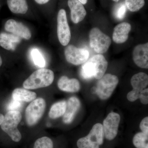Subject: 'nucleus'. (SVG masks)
<instances>
[{
  "mask_svg": "<svg viewBox=\"0 0 148 148\" xmlns=\"http://www.w3.org/2000/svg\"><path fill=\"white\" fill-rule=\"evenodd\" d=\"M108 66V62L103 55L96 54L88 59L82 64L80 74L84 79L94 78L99 79L105 75Z\"/></svg>",
  "mask_w": 148,
  "mask_h": 148,
  "instance_id": "obj_1",
  "label": "nucleus"
},
{
  "mask_svg": "<svg viewBox=\"0 0 148 148\" xmlns=\"http://www.w3.org/2000/svg\"><path fill=\"white\" fill-rule=\"evenodd\" d=\"M53 72L49 69L42 68L34 72L23 83L26 89H36L50 86L54 80Z\"/></svg>",
  "mask_w": 148,
  "mask_h": 148,
  "instance_id": "obj_2",
  "label": "nucleus"
},
{
  "mask_svg": "<svg viewBox=\"0 0 148 148\" xmlns=\"http://www.w3.org/2000/svg\"><path fill=\"white\" fill-rule=\"evenodd\" d=\"M21 118V113L18 111H8L6 114L3 122L1 125L3 131L15 142H19L21 139V133L17 128Z\"/></svg>",
  "mask_w": 148,
  "mask_h": 148,
  "instance_id": "obj_3",
  "label": "nucleus"
},
{
  "mask_svg": "<svg viewBox=\"0 0 148 148\" xmlns=\"http://www.w3.org/2000/svg\"><path fill=\"white\" fill-rule=\"evenodd\" d=\"M104 137L103 125L97 123L93 125L87 136L78 140L77 146L78 148H100Z\"/></svg>",
  "mask_w": 148,
  "mask_h": 148,
  "instance_id": "obj_4",
  "label": "nucleus"
},
{
  "mask_svg": "<svg viewBox=\"0 0 148 148\" xmlns=\"http://www.w3.org/2000/svg\"><path fill=\"white\" fill-rule=\"evenodd\" d=\"M119 82L118 77L111 74H105L98 79L95 92L100 99L106 100L110 97Z\"/></svg>",
  "mask_w": 148,
  "mask_h": 148,
  "instance_id": "obj_5",
  "label": "nucleus"
},
{
  "mask_svg": "<svg viewBox=\"0 0 148 148\" xmlns=\"http://www.w3.org/2000/svg\"><path fill=\"white\" fill-rule=\"evenodd\" d=\"M89 37L90 47L95 52L101 54L108 50L111 44L110 38L100 29L96 27L92 28Z\"/></svg>",
  "mask_w": 148,
  "mask_h": 148,
  "instance_id": "obj_6",
  "label": "nucleus"
},
{
  "mask_svg": "<svg viewBox=\"0 0 148 148\" xmlns=\"http://www.w3.org/2000/svg\"><path fill=\"white\" fill-rule=\"evenodd\" d=\"M46 102L42 98H39L32 101L25 111V117L29 126L35 125L41 118L45 111Z\"/></svg>",
  "mask_w": 148,
  "mask_h": 148,
  "instance_id": "obj_7",
  "label": "nucleus"
},
{
  "mask_svg": "<svg viewBox=\"0 0 148 148\" xmlns=\"http://www.w3.org/2000/svg\"><path fill=\"white\" fill-rule=\"evenodd\" d=\"M130 83L133 89L127 93V98L130 102H133L139 99L140 93L147 87L148 75L143 72L135 74L131 78Z\"/></svg>",
  "mask_w": 148,
  "mask_h": 148,
  "instance_id": "obj_8",
  "label": "nucleus"
},
{
  "mask_svg": "<svg viewBox=\"0 0 148 148\" xmlns=\"http://www.w3.org/2000/svg\"><path fill=\"white\" fill-rule=\"evenodd\" d=\"M57 36L60 43L66 46L71 39V30L68 24L66 11L61 9L57 15Z\"/></svg>",
  "mask_w": 148,
  "mask_h": 148,
  "instance_id": "obj_9",
  "label": "nucleus"
},
{
  "mask_svg": "<svg viewBox=\"0 0 148 148\" xmlns=\"http://www.w3.org/2000/svg\"><path fill=\"white\" fill-rule=\"evenodd\" d=\"M66 60L69 63L77 66L85 63L89 56V51L84 48H77L73 45H69L64 51Z\"/></svg>",
  "mask_w": 148,
  "mask_h": 148,
  "instance_id": "obj_10",
  "label": "nucleus"
},
{
  "mask_svg": "<svg viewBox=\"0 0 148 148\" xmlns=\"http://www.w3.org/2000/svg\"><path fill=\"white\" fill-rule=\"evenodd\" d=\"M121 117L116 113H110L103 123L104 136L107 140H114L117 135L119 126L120 122Z\"/></svg>",
  "mask_w": 148,
  "mask_h": 148,
  "instance_id": "obj_11",
  "label": "nucleus"
},
{
  "mask_svg": "<svg viewBox=\"0 0 148 148\" xmlns=\"http://www.w3.org/2000/svg\"><path fill=\"white\" fill-rule=\"evenodd\" d=\"M5 29L7 32L26 40L30 39L32 37L31 32L28 27L21 22L13 19H9L6 21Z\"/></svg>",
  "mask_w": 148,
  "mask_h": 148,
  "instance_id": "obj_12",
  "label": "nucleus"
},
{
  "mask_svg": "<svg viewBox=\"0 0 148 148\" xmlns=\"http://www.w3.org/2000/svg\"><path fill=\"white\" fill-rule=\"evenodd\" d=\"M134 63L142 69H148V43L135 47L132 52Z\"/></svg>",
  "mask_w": 148,
  "mask_h": 148,
  "instance_id": "obj_13",
  "label": "nucleus"
},
{
  "mask_svg": "<svg viewBox=\"0 0 148 148\" xmlns=\"http://www.w3.org/2000/svg\"><path fill=\"white\" fill-rule=\"evenodd\" d=\"M81 107L79 99L76 97L70 98L67 102L66 112L63 115V121L66 124L73 122Z\"/></svg>",
  "mask_w": 148,
  "mask_h": 148,
  "instance_id": "obj_14",
  "label": "nucleus"
},
{
  "mask_svg": "<svg viewBox=\"0 0 148 148\" xmlns=\"http://www.w3.org/2000/svg\"><path fill=\"white\" fill-rule=\"evenodd\" d=\"M68 3L71 10L72 21L75 24H78L82 21L86 15L83 5L77 0H68Z\"/></svg>",
  "mask_w": 148,
  "mask_h": 148,
  "instance_id": "obj_15",
  "label": "nucleus"
},
{
  "mask_svg": "<svg viewBox=\"0 0 148 148\" xmlns=\"http://www.w3.org/2000/svg\"><path fill=\"white\" fill-rule=\"evenodd\" d=\"M131 29V25L127 22H123L116 25L114 28L112 35L114 42L122 44L126 42Z\"/></svg>",
  "mask_w": 148,
  "mask_h": 148,
  "instance_id": "obj_16",
  "label": "nucleus"
},
{
  "mask_svg": "<svg viewBox=\"0 0 148 148\" xmlns=\"http://www.w3.org/2000/svg\"><path fill=\"white\" fill-rule=\"evenodd\" d=\"M57 84L60 90L66 92H77L80 89V84L78 80L75 78L69 79L66 76H63L59 79Z\"/></svg>",
  "mask_w": 148,
  "mask_h": 148,
  "instance_id": "obj_17",
  "label": "nucleus"
},
{
  "mask_svg": "<svg viewBox=\"0 0 148 148\" xmlns=\"http://www.w3.org/2000/svg\"><path fill=\"white\" fill-rule=\"evenodd\" d=\"M21 41V38L13 34H0V46L8 50H15L16 45Z\"/></svg>",
  "mask_w": 148,
  "mask_h": 148,
  "instance_id": "obj_18",
  "label": "nucleus"
},
{
  "mask_svg": "<svg viewBox=\"0 0 148 148\" xmlns=\"http://www.w3.org/2000/svg\"><path fill=\"white\" fill-rule=\"evenodd\" d=\"M12 99L21 102H32L37 97L36 93L24 88H16L12 93Z\"/></svg>",
  "mask_w": 148,
  "mask_h": 148,
  "instance_id": "obj_19",
  "label": "nucleus"
},
{
  "mask_svg": "<svg viewBox=\"0 0 148 148\" xmlns=\"http://www.w3.org/2000/svg\"><path fill=\"white\" fill-rule=\"evenodd\" d=\"M10 10L14 14H25L28 10L26 0H7Z\"/></svg>",
  "mask_w": 148,
  "mask_h": 148,
  "instance_id": "obj_20",
  "label": "nucleus"
},
{
  "mask_svg": "<svg viewBox=\"0 0 148 148\" xmlns=\"http://www.w3.org/2000/svg\"><path fill=\"white\" fill-rule=\"evenodd\" d=\"M67 102L62 101L54 103L51 108L49 116L51 119H56L64 115L66 112Z\"/></svg>",
  "mask_w": 148,
  "mask_h": 148,
  "instance_id": "obj_21",
  "label": "nucleus"
},
{
  "mask_svg": "<svg viewBox=\"0 0 148 148\" xmlns=\"http://www.w3.org/2000/svg\"><path fill=\"white\" fill-rule=\"evenodd\" d=\"M148 135L142 132L135 134L132 142L136 148H148Z\"/></svg>",
  "mask_w": 148,
  "mask_h": 148,
  "instance_id": "obj_22",
  "label": "nucleus"
},
{
  "mask_svg": "<svg viewBox=\"0 0 148 148\" xmlns=\"http://www.w3.org/2000/svg\"><path fill=\"white\" fill-rule=\"evenodd\" d=\"M31 55L32 60L36 66L41 68H44L45 67V59L38 49L36 48L33 49L31 51Z\"/></svg>",
  "mask_w": 148,
  "mask_h": 148,
  "instance_id": "obj_23",
  "label": "nucleus"
},
{
  "mask_svg": "<svg viewBox=\"0 0 148 148\" xmlns=\"http://www.w3.org/2000/svg\"><path fill=\"white\" fill-rule=\"evenodd\" d=\"M127 8L132 12L140 10L145 4V0H125Z\"/></svg>",
  "mask_w": 148,
  "mask_h": 148,
  "instance_id": "obj_24",
  "label": "nucleus"
},
{
  "mask_svg": "<svg viewBox=\"0 0 148 148\" xmlns=\"http://www.w3.org/2000/svg\"><path fill=\"white\" fill-rule=\"evenodd\" d=\"M127 12V7L124 2L118 4L114 10V15L115 18L119 20H121L124 18Z\"/></svg>",
  "mask_w": 148,
  "mask_h": 148,
  "instance_id": "obj_25",
  "label": "nucleus"
},
{
  "mask_svg": "<svg viewBox=\"0 0 148 148\" xmlns=\"http://www.w3.org/2000/svg\"><path fill=\"white\" fill-rule=\"evenodd\" d=\"M34 148H53V142L48 137H42L36 140Z\"/></svg>",
  "mask_w": 148,
  "mask_h": 148,
  "instance_id": "obj_26",
  "label": "nucleus"
},
{
  "mask_svg": "<svg viewBox=\"0 0 148 148\" xmlns=\"http://www.w3.org/2000/svg\"><path fill=\"white\" fill-rule=\"evenodd\" d=\"M23 106L22 102L12 100L8 103L7 106V109L9 111H18L21 110Z\"/></svg>",
  "mask_w": 148,
  "mask_h": 148,
  "instance_id": "obj_27",
  "label": "nucleus"
},
{
  "mask_svg": "<svg viewBox=\"0 0 148 148\" xmlns=\"http://www.w3.org/2000/svg\"><path fill=\"white\" fill-rule=\"evenodd\" d=\"M140 127L142 132L148 135V117L143 119L140 123Z\"/></svg>",
  "mask_w": 148,
  "mask_h": 148,
  "instance_id": "obj_28",
  "label": "nucleus"
},
{
  "mask_svg": "<svg viewBox=\"0 0 148 148\" xmlns=\"http://www.w3.org/2000/svg\"><path fill=\"white\" fill-rule=\"evenodd\" d=\"M140 101L144 105H147L148 103V88H146L140 93Z\"/></svg>",
  "mask_w": 148,
  "mask_h": 148,
  "instance_id": "obj_29",
  "label": "nucleus"
},
{
  "mask_svg": "<svg viewBox=\"0 0 148 148\" xmlns=\"http://www.w3.org/2000/svg\"><path fill=\"white\" fill-rule=\"evenodd\" d=\"M36 2L39 4H45L49 1V0H35Z\"/></svg>",
  "mask_w": 148,
  "mask_h": 148,
  "instance_id": "obj_30",
  "label": "nucleus"
},
{
  "mask_svg": "<svg viewBox=\"0 0 148 148\" xmlns=\"http://www.w3.org/2000/svg\"><path fill=\"white\" fill-rule=\"evenodd\" d=\"M4 119V116L2 114H0V125L2 124Z\"/></svg>",
  "mask_w": 148,
  "mask_h": 148,
  "instance_id": "obj_31",
  "label": "nucleus"
},
{
  "mask_svg": "<svg viewBox=\"0 0 148 148\" xmlns=\"http://www.w3.org/2000/svg\"><path fill=\"white\" fill-rule=\"evenodd\" d=\"M83 5H85L87 2V0H77Z\"/></svg>",
  "mask_w": 148,
  "mask_h": 148,
  "instance_id": "obj_32",
  "label": "nucleus"
},
{
  "mask_svg": "<svg viewBox=\"0 0 148 148\" xmlns=\"http://www.w3.org/2000/svg\"><path fill=\"white\" fill-rule=\"evenodd\" d=\"M2 64V60L1 57L0 56V67L1 66Z\"/></svg>",
  "mask_w": 148,
  "mask_h": 148,
  "instance_id": "obj_33",
  "label": "nucleus"
},
{
  "mask_svg": "<svg viewBox=\"0 0 148 148\" xmlns=\"http://www.w3.org/2000/svg\"><path fill=\"white\" fill-rule=\"evenodd\" d=\"M113 1H114L116 2H118L119 0H113Z\"/></svg>",
  "mask_w": 148,
  "mask_h": 148,
  "instance_id": "obj_34",
  "label": "nucleus"
}]
</instances>
